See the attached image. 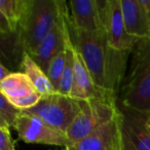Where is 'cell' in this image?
<instances>
[{
  "label": "cell",
  "mask_w": 150,
  "mask_h": 150,
  "mask_svg": "<svg viewBox=\"0 0 150 150\" xmlns=\"http://www.w3.org/2000/svg\"><path fill=\"white\" fill-rule=\"evenodd\" d=\"M13 129L18 132L19 139L26 143L54 145L64 148L71 144L65 133L23 111L16 120Z\"/></svg>",
  "instance_id": "cell-7"
},
{
  "label": "cell",
  "mask_w": 150,
  "mask_h": 150,
  "mask_svg": "<svg viewBox=\"0 0 150 150\" xmlns=\"http://www.w3.org/2000/svg\"><path fill=\"white\" fill-rule=\"evenodd\" d=\"M68 5V23L71 28L88 32L104 30L97 0H72Z\"/></svg>",
  "instance_id": "cell-12"
},
{
  "label": "cell",
  "mask_w": 150,
  "mask_h": 150,
  "mask_svg": "<svg viewBox=\"0 0 150 150\" xmlns=\"http://www.w3.org/2000/svg\"><path fill=\"white\" fill-rule=\"evenodd\" d=\"M68 26L73 44L83 58L95 84L100 90L117 96L125 78V64L129 52L113 50L104 30L88 32L73 29L69 23Z\"/></svg>",
  "instance_id": "cell-1"
},
{
  "label": "cell",
  "mask_w": 150,
  "mask_h": 150,
  "mask_svg": "<svg viewBox=\"0 0 150 150\" xmlns=\"http://www.w3.org/2000/svg\"><path fill=\"white\" fill-rule=\"evenodd\" d=\"M11 72L4 66V65H3V64L0 65V81L4 80L5 78H6L7 76L11 74Z\"/></svg>",
  "instance_id": "cell-22"
},
{
  "label": "cell",
  "mask_w": 150,
  "mask_h": 150,
  "mask_svg": "<svg viewBox=\"0 0 150 150\" xmlns=\"http://www.w3.org/2000/svg\"><path fill=\"white\" fill-rule=\"evenodd\" d=\"M22 111L13 106L5 96L0 99V127H13Z\"/></svg>",
  "instance_id": "cell-19"
},
{
  "label": "cell",
  "mask_w": 150,
  "mask_h": 150,
  "mask_svg": "<svg viewBox=\"0 0 150 150\" xmlns=\"http://www.w3.org/2000/svg\"><path fill=\"white\" fill-rule=\"evenodd\" d=\"M66 148L68 150H123L120 111L112 120Z\"/></svg>",
  "instance_id": "cell-8"
},
{
  "label": "cell",
  "mask_w": 150,
  "mask_h": 150,
  "mask_svg": "<svg viewBox=\"0 0 150 150\" xmlns=\"http://www.w3.org/2000/svg\"><path fill=\"white\" fill-rule=\"evenodd\" d=\"M62 2L58 0H32L17 35V43L24 52L31 54L41 43L59 19Z\"/></svg>",
  "instance_id": "cell-3"
},
{
  "label": "cell",
  "mask_w": 150,
  "mask_h": 150,
  "mask_svg": "<svg viewBox=\"0 0 150 150\" xmlns=\"http://www.w3.org/2000/svg\"><path fill=\"white\" fill-rule=\"evenodd\" d=\"M21 68L23 72L30 78L36 91L42 97L57 93L54 88L52 86V82H50V78L47 77L46 73L38 66L37 63L30 57L28 52H24L22 54Z\"/></svg>",
  "instance_id": "cell-16"
},
{
  "label": "cell",
  "mask_w": 150,
  "mask_h": 150,
  "mask_svg": "<svg viewBox=\"0 0 150 150\" xmlns=\"http://www.w3.org/2000/svg\"><path fill=\"white\" fill-rule=\"evenodd\" d=\"M97 5L109 45L117 52H131L134 50L140 40L127 34L120 0H97Z\"/></svg>",
  "instance_id": "cell-6"
},
{
  "label": "cell",
  "mask_w": 150,
  "mask_h": 150,
  "mask_svg": "<svg viewBox=\"0 0 150 150\" xmlns=\"http://www.w3.org/2000/svg\"><path fill=\"white\" fill-rule=\"evenodd\" d=\"M123 150H132V149H131V148H129L125 143H123Z\"/></svg>",
  "instance_id": "cell-23"
},
{
  "label": "cell",
  "mask_w": 150,
  "mask_h": 150,
  "mask_svg": "<svg viewBox=\"0 0 150 150\" xmlns=\"http://www.w3.org/2000/svg\"><path fill=\"white\" fill-rule=\"evenodd\" d=\"M68 7L66 2H62V9L59 19L50 33L44 37L41 43L36 47L34 52L30 54L32 59L37 63V65L46 73L48 64L56 54L65 50L66 37L68 33V22H67Z\"/></svg>",
  "instance_id": "cell-9"
},
{
  "label": "cell",
  "mask_w": 150,
  "mask_h": 150,
  "mask_svg": "<svg viewBox=\"0 0 150 150\" xmlns=\"http://www.w3.org/2000/svg\"><path fill=\"white\" fill-rule=\"evenodd\" d=\"M118 99L122 106L150 114V38L141 39L134 48L131 68Z\"/></svg>",
  "instance_id": "cell-2"
},
{
  "label": "cell",
  "mask_w": 150,
  "mask_h": 150,
  "mask_svg": "<svg viewBox=\"0 0 150 150\" xmlns=\"http://www.w3.org/2000/svg\"><path fill=\"white\" fill-rule=\"evenodd\" d=\"M23 112L34 115L66 134L79 113V103L71 97L54 93L41 97L37 105Z\"/></svg>",
  "instance_id": "cell-5"
},
{
  "label": "cell",
  "mask_w": 150,
  "mask_h": 150,
  "mask_svg": "<svg viewBox=\"0 0 150 150\" xmlns=\"http://www.w3.org/2000/svg\"><path fill=\"white\" fill-rule=\"evenodd\" d=\"M62 150H68V149H67V148H64V149H62Z\"/></svg>",
  "instance_id": "cell-25"
},
{
  "label": "cell",
  "mask_w": 150,
  "mask_h": 150,
  "mask_svg": "<svg viewBox=\"0 0 150 150\" xmlns=\"http://www.w3.org/2000/svg\"><path fill=\"white\" fill-rule=\"evenodd\" d=\"M0 91L1 95L21 111L33 108L42 97L24 72H11L0 81Z\"/></svg>",
  "instance_id": "cell-10"
},
{
  "label": "cell",
  "mask_w": 150,
  "mask_h": 150,
  "mask_svg": "<svg viewBox=\"0 0 150 150\" xmlns=\"http://www.w3.org/2000/svg\"><path fill=\"white\" fill-rule=\"evenodd\" d=\"M0 150H15V143L8 127H0Z\"/></svg>",
  "instance_id": "cell-20"
},
{
  "label": "cell",
  "mask_w": 150,
  "mask_h": 150,
  "mask_svg": "<svg viewBox=\"0 0 150 150\" xmlns=\"http://www.w3.org/2000/svg\"><path fill=\"white\" fill-rule=\"evenodd\" d=\"M73 48H74V45H73L72 39H71L70 30H69V26H68V33H67V37H66V64H65V68L64 71H63V75L60 82V88H59L58 91V93L68 97H70L71 95L73 76H74V56H73Z\"/></svg>",
  "instance_id": "cell-17"
},
{
  "label": "cell",
  "mask_w": 150,
  "mask_h": 150,
  "mask_svg": "<svg viewBox=\"0 0 150 150\" xmlns=\"http://www.w3.org/2000/svg\"><path fill=\"white\" fill-rule=\"evenodd\" d=\"M65 64H66V46H65L64 50L59 52L52 59V61L48 64L47 71H46V75L50 78L57 93L60 88V82L65 68Z\"/></svg>",
  "instance_id": "cell-18"
},
{
  "label": "cell",
  "mask_w": 150,
  "mask_h": 150,
  "mask_svg": "<svg viewBox=\"0 0 150 150\" xmlns=\"http://www.w3.org/2000/svg\"><path fill=\"white\" fill-rule=\"evenodd\" d=\"M121 114L123 143L132 150H150L149 116L118 103Z\"/></svg>",
  "instance_id": "cell-11"
},
{
  "label": "cell",
  "mask_w": 150,
  "mask_h": 150,
  "mask_svg": "<svg viewBox=\"0 0 150 150\" xmlns=\"http://www.w3.org/2000/svg\"><path fill=\"white\" fill-rule=\"evenodd\" d=\"M32 0H0V13L8 30L17 34Z\"/></svg>",
  "instance_id": "cell-15"
},
{
  "label": "cell",
  "mask_w": 150,
  "mask_h": 150,
  "mask_svg": "<svg viewBox=\"0 0 150 150\" xmlns=\"http://www.w3.org/2000/svg\"><path fill=\"white\" fill-rule=\"evenodd\" d=\"M118 97L102 96L88 100H78L79 113L67 131L71 143L86 138L91 133L112 120L119 113Z\"/></svg>",
  "instance_id": "cell-4"
},
{
  "label": "cell",
  "mask_w": 150,
  "mask_h": 150,
  "mask_svg": "<svg viewBox=\"0 0 150 150\" xmlns=\"http://www.w3.org/2000/svg\"><path fill=\"white\" fill-rule=\"evenodd\" d=\"M148 125H149V129H150V118H149V121H148Z\"/></svg>",
  "instance_id": "cell-24"
},
{
  "label": "cell",
  "mask_w": 150,
  "mask_h": 150,
  "mask_svg": "<svg viewBox=\"0 0 150 150\" xmlns=\"http://www.w3.org/2000/svg\"><path fill=\"white\" fill-rule=\"evenodd\" d=\"M142 6H143L144 11H145L146 17H147L148 23L150 26V0H140Z\"/></svg>",
  "instance_id": "cell-21"
},
{
  "label": "cell",
  "mask_w": 150,
  "mask_h": 150,
  "mask_svg": "<svg viewBox=\"0 0 150 150\" xmlns=\"http://www.w3.org/2000/svg\"><path fill=\"white\" fill-rule=\"evenodd\" d=\"M127 32L137 39L150 38V26L140 0H120Z\"/></svg>",
  "instance_id": "cell-14"
},
{
  "label": "cell",
  "mask_w": 150,
  "mask_h": 150,
  "mask_svg": "<svg viewBox=\"0 0 150 150\" xmlns=\"http://www.w3.org/2000/svg\"><path fill=\"white\" fill-rule=\"evenodd\" d=\"M73 56H74V76H73V83L71 88V98L75 100H88V99L98 98V97L107 96V95L114 96L100 90L95 84L92 75L83 61V58L75 48V46L73 48Z\"/></svg>",
  "instance_id": "cell-13"
},
{
  "label": "cell",
  "mask_w": 150,
  "mask_h": 150,
  "mask_svg": "<svg viewBox=\"0 0 150 150\" xmlns=\"http://www.w3.org/2000/svg\"><path fill=\"white\" fill-rule=\"evenodd\" d=\"M148 116H149V118H150V114H149V115H148Z\"/></svg>",
  "instance_id": "cell-26"
}]
</instances>
